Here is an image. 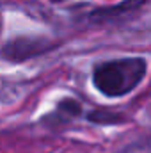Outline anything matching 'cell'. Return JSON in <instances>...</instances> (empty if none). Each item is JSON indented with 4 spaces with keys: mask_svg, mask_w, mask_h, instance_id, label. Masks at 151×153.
<instances>
[{
    "mask_svg": "<svg viewBox=\"0 0 151 153\" xmlns=\"http://www.w3.org/2000/svg\"><path fill=\"white\" fill-rule=\"evenodd\" d=\"M144 75L146 61L142 57H123L96 64L93 70V84L101 94L121 98L132 93L142 82Z\"/></svg>",
    "mask_w": 151,
    "mask_h": 153,
    "instance_id": "cell-1",
    "label": "cell"
},
{
    "mask_svg": "<svg viewBox=\"0 0 151 153\" xmlns=\"http://www.w3.org/2000/svg\"><path fill=\"white\" fill-rule=\"evenodd\" d=\"M52 46L53 45L50 41L41 38H18L9 41L2 48V57L20 62V61H25V59H30V57H36V55L48 52Z\"/></svg>",
    "mask_w": 151,
    "mask_h": 153,
    "instance_id": "cell-2",
    "label": "cell"
},
{
    "mask_svg": "<svg viewBox=\"0 0 151 153\" xmlns=\"http://www.w3.org/2000/svg\"><path fill=\"white\" fill-rule=\"evenodd\" d=\"M146 2L150 0H124L114 7H107V9H100V11H94L93 13V18H98V20H110L114 16H119V14H126L133 9H139L141 5H144Z\"/></svg>",
    "mask_w": 151,
    "mask_h": 153,
    "instance_id": "cell-3",
    "label": "cell"
}]
</instances>
